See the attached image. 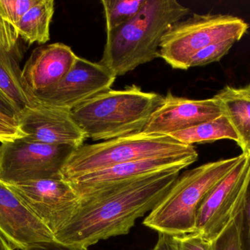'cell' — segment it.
Here are the masks:
<instances>
[{
	"label": "cell",
	"mask_w": 250,
	"mask_h": 250,
	"mask_svg": "<svg viewBox=\"0 0 250 250\" xmlns=\"http://www.w3.org/2000/svg\"><path fill=\"white\" fill-rule=\"evenodd\" d=\"M182 170L167 169L104 186L73 187L80 204L54 239L89 248L100 241L127 234L138 219L162 201Z\"/></svg>",
	"instance_id": "1"
},
{
	"label": "cell",
	"mask_w": 250,
	"mask_h": 250,
	"mask_svg": "<svg viewBox=\"0 0 250 250\" xmlns=\"http://www.w3.org/2000/svg\"><path fill=\"white\" fill-rule=\"evenodd\" d=\"M189 11L176 0H146L135 17L106 32L99 63L117 77L160 57L165 34Z\"/></svg>",
	"instance_id": "2"
},
{
	"label": "cell",
	"mask_w": 250,
	"mask_h": 250,
	"mask_svg": "<svg viewBox=\"0 0 250 250\" xmlns=\"http://www.w3.org/2000/svg\"><path fill=\"white\" fill-rule=\"evenodd\" d=\"M163 96L135 85L109 89L81 104L71 114L86 137L107 141L141 133Z\"/></svg>",
	"instance_id": "3"
},
{
	"label": "cell",
	"mask_w": 250,
	"mask_h": 250,
	"mask_svg": "<svg viewBox=\"0 0 250 250\" xmlns=\"http://www.w3.org/2000/svg\"><path fill=\"white\" fill-rule=\"evenodd\" d=\"M244 156L211 161L185 172L146 217L144 226L172 236L196 233L197 211L201 201Z\"/></svg>",
	"instance_id": "4"
},
{
	"label": "cell",
	"mask_w": 250,
	"mask_h": 250,
	"mask_svg": "<svg viewBox=\"0 0 250 250\" xmlns=\"http://www.w3.org/2000/svg\"><path fill=\"white\" fill-rule=\"evenodd\" d=\"M195 154H198L193 145L182 143L168 135L141 132L92 145L83 144L69 157L62 176L67 181L136 160Z\"/></svg>",
	"instance_id": "5"
},
{
	"label": "cell",
	"mask_w": 250,
	"mask_h": 250,
	"mask_svg": "<svg viewBox=\"0 0 250 250\" xmlns=\"http://www.w3.org/2000/svg\"><path fill=\"white\" fill-rule=\"evenodd\" d=\"M249 25L230 15L193 14L173 24L165 34L160 56L173 68L188 70L190 59L210 44L236 42L248 32Z\"/></svg>",
	"instance_id": "6"
},
{
	"label": "cell",
	"mask_w": 250,
	"mask_h": 250,
	"mask_svg": "<svg viewBox=\"0 0 250 250\" xmlns=\"http://www.w3.org/2000/svg\"><path fill=\"white\" fill-rule=\"evenodd\" d=\"M76 148L19 139L0 145V179L8 183L62 179V170Z\"/></svg>",
	"instance_id": "7"
},
{
	"label": "cell",
	"mask_w": 250,
	"mask_h": 250,
	"mask_svg": "<svg viewBox=\"0 0 250 250\" xmlns=\"http://www.w3.org/2000/svg\"><path fill=\"white\" fill-rule=\"evenodd\" d=\"M250 179V154L204 197L196 214V233L208 242L217 239L240 214Z\"/></svg>",
	"instance_id": "8"
},
{
	"label": "cell",
	"mask_w": 250,
	"mask_h": 250,
	"mask_svg": "<svg viewBox=\"0 0 250 250\" xmlns=\"http://www.w3.org/2000/svg\"><path fill=\"white\" fill-rule=\"evenodd\" d=\"M115 76L101 63L78 57L70 71L55 85L32 94L34 102L72 110L111 89Z\"/></svg>",
	"instance_id": "9"
},
{
	"label": "cell",
	"mask_w": 250,
	"mask_h": 250,
	"mask_svg": "<svg viewBox=\"0 0 250 250\" xmlns=\"http://www.w3.org/2000/svg\"><path fill=\"white\" fill-rule=\"evenodd\" d=\"M9 184L54 236L70 221L80 204V197L62 179Z\"/></svg>",
	"instance_id": "10"
},
{
	"label": "cell",
	"mask_w": 250,
	"mask_h": 250,
	"mask_svg": "<svg viewBox=\"0 0 250 250\" xmlns=\"http://www.w3.org/2000/svg\"><path fill=\"white\" fill-rule=\"evenodd\" d=\"M29 142L80 148L87 139L76 123L71 112L35 102L16 116Z\"/></svg>",
	"instance_id": "11"
},
{
	"label": "cell",
	"mask_w": 250,
	"mask_h": 250,
	"mask_svg": "<svg viewBox=\"0 0 250 250\" xmlns=\"http://www.w3.org/2000/svg\"><path fill=\"white\" fill-rule=\"evenodd\" d=\"M224 114L216 97L189 99L175 96L170 92L151 114L142 132L148 135H170Z\"/></svg>",
	"instance_id": "12"
},
{
	"label": "cell",
	"mask_w": 250,
	"mask_h": 250,
	"mask_svg": "<svg viewBox=\"0 0 250 250\" xmlns=\"http://www.w3.org/2000/svg\"><path fill=\"white\" fill-rule=\"evenodd\" d=\"M0 233L16 250L54 240L52 232L28 207L20 195L0 179Z\"/></svg>",
	"instance_id": "13"
},
{
	"label": "cell",
	"mask_w": 250,
	"mask_h": 250,
	"mask_svg": "<svg viewBox=\"0 0 250 250\" xmlns=\"http://www.w3.org/2000/svg\"><path fill=\"white\" fill-rule=\"evenodd\" d=\"M77 57L70 46L61 43L35 48L22 69L25 92L34 101L33 92L60 82L70 71Z\"/></svg>",
	"instance_id": "14"
},
{
	"label": "cell",
	"mask_w": 250,
	"mask_h": 250,
	"mask_svg": "<svg viewBox=\"0 0 250 250\" xmlns=\"http://www.w3.org/2000/svg\"><path fill=\"white\" fill-rule=\"evenodd\" d=\"M198 159V154H195L182 157H160L136 160L113 166L104 170L86 173L69 179L66 182H69L73 188L104 186L167 169L179 167L183 170L195 162Z\"/></svg>",
	"instance_id": "15"
},
{
	"label": "cell",
	"mask_w": 250,
	"mask_h": 250,
	"mask_svg": "<svg viewBox=\"0 0 250 250\" xmlns=\"http://www.w3.org/2000/svg\"><path fill=\"white\" fill-rule=\"evenodd\" d=\"M19 38L16 25L0 16V89L22 110L35 103L22 86L23 52Z\"/></svg>",
	"instance_id": "16"
},
{
	"label": "cell",
	"mask_w": 250,
	"mask_h": 250,
	"mask_svg": "<svg viewBox=\"0 0 250 250\" xmlns=\"http://www.w3.org/2000/svg\"><path fill=\"white\" fill-rule=\"evenodd\" d=\"M214 97L237 135L242 154H250V84L241 88L225 87Z\"/></svg>",
	"instance_id": "17"
},
{
	"label": "cell",
	"mask_w": 250,
	"mask_h": 250,
	"mask_svg": "<svg viewBox=\"0 0 250 250\" xmlns=\"http://www.w3.org/2000/svg\"><path fill=\"white\" fill-rule=\"evenodd\" d=\"M54 13V1L38 0L16 23L19 38L29 45L44 44L50 40V24Z\"/></svg>",
	"instance_id": "18"
},
{
	"label": "cell",
	"mask_w": 250,
	"mask_h": 250,
	"mask_svg": "<svg viewBox=\"0 0 250 250\" xmlns=\"http://www.w3.org/2000/svg\"><path fill=\"white\" fill-rule=\"evenodd\" d=\"M168 136L189 145L213 142L222 139H230L236 143L239 141L234 129L225 114L185 130L175 132Z\"/></svg>",
	"instance_id": "19"
},
{
	"label": "cell",
	"mask_w": 250,
	"mask_h": 250,
	"mask_svg": "<svg viewBox=\"0 0 250 250\" xmlns=\"http://www.w3.org/2000/svg\"><path fill=\"white\" fill-rule=\"evenodd\" d=\"M146 0H102L106 32L122 26L135 17Z\"/></svg>",
	"instance_id": "20"
},
{
	"label": "cell",
	"mask_w": 250,
	"mask_h": 250,
	"mask_svg": "<svg viewBox=\"0 0 250 250\" xmlns=\"http://www.w3.org/2000/svg\"><path fill=\"white\" fill-rule=\"evenodd\" d=\"M235 41H225L214 43L198 51L189 60V68L204 66L221 60L228 54L235 44Z\"/></svg>",
	"instance_id": "21"
},
{
	"label": "cell",
	"mask_w": 250,
	"mask_h": 250,
	"mask_svg": "<svg viewBox=\"0 0 250 250\" xmlns=\"http://www.w3.org/2000/svg\"><path fill=\"white\" fill-rule=\"evenodd\" d=\"M240 225L241 214H239L223 233L211 242L212 250H243L241 241Z\"/></svg>",
	"instance_id": "22"
},
{
	"label": "cell",
	"mask_w": 250,
	"mask_h": 250,
	"mask_svg": "<svg viewBox=\"0 0 250 250\" xmlns=\"http://www.w3.org/2000/svg\"><path fill=\"white\" fill-rule=\"evenodd\" d=\"M38 0H0V16L12 24L16 23Z\"/></svg>",
	"instance_id": "23"
},
{
	"label": "cell",
	"mask_w": 250,
	"mask_h": 250,
	"mask_svg": "<svg viewBox=\"0 0 250 250\" xmlns=\"http://www.w3.org/2000/svg\"><path fill=\"white\" fill-rule=\"evenodd\" d=\"M26 136L21 129L16 117L0 112V142H13Z\"/></svg>",
	"instance_id": "24"
},
{
	"label": "cell",
	"mask_w": 250,
	"mask_h": 250,
	"mask_svg": "<svg viewBox=\"0 0 250 250\" xmlns=\"http://www.w3.org/2000/svg\"><path fill=\"white\" fill-rule=\"evenodd\" d=\"M178 250H212L211 242H208L198 233L173 236Z\"/></svg>",
	"instance_id": "25"
},
{
	"label": "cell",
	"mask_w": 250,
	"mask_h": 250,
	"mask_svg": "<svg viewBox=\"0 0 250 250\" xmlns=\"http://www.w3.org/2000/svg\"><path fill=\"white\" fill-rule=\"evenodd\" d=\"M240 214V236L242 249L250 250V179Z\"/></svg>",
	"instance_id": "26"
},
{
	"label": "cell",
	"mask_w": 250,
	"mask_h": 250,
	"mask_svg": "<svg viewBox=\"0 0 250 250\" xmlns=\"http://www.w3.org/2000/svg\"><path fill=\"white\" fill-rule=\"evenodd\" d=\"M25 250H88V248L76 245H67L58 241L38 242L28 247Z\"/></svg>",
	"instance_id": "27"
},
{
	"label": "cell",
	"mask_w": 250,
	"mask_h": 250,
	"mask_svg": "<svg viewBox=\"0 0 250 250\" xmlns=\"http://www.w3.org/2000/svg\"><path fill=\"white\" fill-rule=\"evenodd\" d=\"M20 110L21 109L0 89V112L16 117Z\"/></svg>",
	"instance_id": "28"
},
{
	"label": "cell",
	"mask_w": 250,
	"mask_h": 250,
	"mask_svg": "<svg viewBox=\"0 0 250 250\" xmlns=\"http://www.w3.org/2000/svg\"><path fill=\"white\" fill-rule=\"evenodd\" d=\"M151 250H178L173 236L165 233H159L158 240Z\"/></svg>",
	"instance_id": "29"
},
{
	"label": "cell",
	"mask_w": 250,
	"mask_h": 250,
	"mask_svg": "<svg viewBox=\"0 0 250 250\" xmlns=\"http://www.w3.org/2000/svg\"><path fill=\"white\" fill-rule=\"evenodd\" d=\"M0 250H16L10 242L0 233Z\"/></svg>",
	"instance_id": "30"
}]
</instances>
